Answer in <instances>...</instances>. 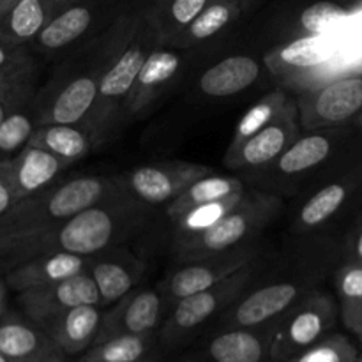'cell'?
<instances>
[{
	"label": "cell",
	"instance_id": "6da1fadb",
	"mask_svg": "<svg viewBox=\"0 0 362 362\" xmlns=\"http://www.w3.org/2000/svg\"><path fill=\"white\" fill-rule=\"evenodd\" d=\"M106 198L49 228L13 239H0V271L6 274L14 265L39 255L69 253L94 257L105 253L138 228V211L131 204Z\"/></svg>",
	"mask_w": 362,
	"mask_h": 362
},
{
	"label": "cell",
	"instance_id": "7a4b0ae2",
	"mask_svg": "<svg viewBox=\"0 0 362 362\" xmlns=\"http://www.w3.org/2000/svg\"><path fill=\"white\" fill-rule=\"evenodd\" d=\"M115 191L117 184L105 177H76L53 182L39 193L18 200L0 216V239L30 235L49 228L113 197Z\"/></svg>",
	"mask_w": 362,
	"mask_h": 362
},
{
	"label": "cell",
	"instance_id": "3957f363",
	"mask_svg": "<svg viewBox=\"0 0 362 362\" xmlns=\"http://www.w3.org/2000/svg\"><path fill=\"white\" fill-rule=\"evenodd\" d=\"M281 202L272 194L244 191L239 204L216 225L197 235L175 237V255L180 262L198 260L243 247L279 212Z\"/></svg>",
	"mask_w": 362,
	"mask_h": 362
},
{
	"label": "cell",
	"instance_id": "277c9868",
	"mask_svg": "<svg viewBox=\"0 0 362 362\" xmlns=\"http://www.w3.org/2000/svg\"><path fill=\"white\" fill-rule=\"evenodd\" d=\"M251 276H253V262L240 267L218 285L177 300L168 318L163 320L158 331L161 349H175L193 338L198 329L204 327L211 318L223 313V310L232 306L239 299L240 293L250 285Z\"/></svg>",
	"mask_w": 362,
	"mask_h": 362
},
{
	"label": "cell",
	"instance_id": "5b68a950",
	"mask_svg": "<svg viewBox=\"0 0 362 362\" xmlns=\"http://www.w3.org/2000/svg\"><path fill=\"white\" fill-rule=\"evenodd\" d=\"M338 320V308L324 292L306 293L274 324L271 362H283L300 350L331 334Z\"/></svg>",
	"mask_w": 362,
	"mask_h": 362
},
{
	"label": "cell",
	"instance_id": "8992f818",
	"mask_svg": "<svg viewBox=\"0 0 362 362\" xmlns=\"http://www.w3.org/2000/svg\"><path fill=\"white\" fill-rule=\"evenodd\" d=\"M154 34L147 13L136 18L133 25V39L127 42L124 52L113 60L112 66L99 76L98 99L90 113L98 117L99 126H105L113 110L126 101L127 94L133 88L141 64L147 59L152 48H148L151 35Z\"/></svg>",
	"mask_w": 362,
	"mask_h": 362
},
{
	"label": "cell",
	"instance_id": "52a82bcc",
	"mask_svg": "<svg viewBox=\"0 0 362 362\" xmlns=\"http://www.w3.org/2000/svg\"><path fill=\"white\" fill-rule=\"evenodd\" d=\"M299 124L308 131L341 126L362 112V76H341L311 88L296 103Z\"/></svg>",
	"mask_w": 362,
	"mask_h": 362
},
{
	"label": "cell",
	"instance_id": "ba28073f",
	"mask_svg": "<svg viewBox=\"0 0 362 362\" xmlns=\"http://www.w3.org/2000/svg\"><path fill=\"white\" fill-rule=\"evenodd\" d=\"M18 306L21 313L42 329L48 327L53 320L66 313L71 308L81 304H98L101 306V297L94 279L88 271L62 281L34 286L18 292Z\"/></svg>",
	"mask_w": 362,
	"mask_h": 362
},
{
	"label": "cell",
	"instance_id": "9c48e42d",
	"mask_svg": "<svg viewBox=\"0 0 362 362\" xmlns=\"http://www.w3.org/2000/svg\"><path fill=\"white\" fill-rule=\"evenodd\" d=\"M255 257H257V251L253 247L243 246L237 250L225 251V253L212 255V257L182 262V267H179L170 276L165 286V293H161L166 308H172L177 300L184 299V297L218 285L223 279L239 271L240 267L251 264Z\"/></svg>",
	"mask_w": 362,
	"mask_h": 362
},
{
	"label": "cell",
	"instance_id": "30bf717a",
	"mask_svg": "<svg viewBox=\"0 0 362 362\" xmlns=\"http://www.w3.org/2000/svg\"><path fill=\"white\" fill-rule=\"evenodd\" d=\"M299 136V113L292 99L265 127L237 147H228L225 165L235 170L260 168L274 163L281 152Z\"/></svg>",
	"mask_w": 362,
	"mask_h": 362
},
{
	"label": "cell",
	"instance_id": "8fae6325",
	"mask_svg": "<svg viewBox=\"0 0 362 362\" xmlns=\"http://www.w3.org/2000/svg\"><path fill=\"white\" fill-rule=\"evenodd\" d=\"M306 296L296 281L271 283L235 300L221 317V329H258L276 324L293 304Z\"/></svg>",
	"mask_w": 362,
	"mask_h": 362
},
{
	"label": "cell",
	"instance_id": "7c38bea8",
	"mask_svg": "<svg viewBox=\"0 0 362 362\" xmlns=\"http://www.w3.org/2000/svg\"><path fill=\"white\" fill-rule=\"evenodd\" d=\"M212 173L205 165L189 161L152 163L134 168L127 175V189L134 198L148 205H168L189 184Z\"/></svg>",
	"mask_w": 362,
	"mask_h": 362
},
{
	"label": "cell",
	"instance_id": "4fadbf2b",
	"mask_svg": "<svg viewBox=\"0 0 362 362\" xmlns=\"http://www.w3.org/2000/svg\"><path fill=\"white\" fill-rule=\"evenodd\" d=\"M166 303L158 290H131L103 313L95 343L120 334H151L163 324Z\"/></svg>",
	"mask_w": 362,
	"mask_h": 362
},
{
	"label": "cell",
	"instance_id": "5bb4252c",
	"mask_svg": "<svg viewBox=\"0 0 362 362\" xmlns=\"http://www.w3.org/2000/svg\"><path fill=\"white\" fill-rule=\"evenodd\" d=\"M0 352L11 362L67 361L41 325L14 311L0 318Z\"/></svg>",
	"mask_w": 362,
	"mask_h": 362
},
{
	"label": "cell",
	"instance_id": "9a60e30c",
	"mask_svg": "<svg viewBox=\"0 0 362 362\" xmlns=\"http://www.w3.org/2000/svg\"><path fill=\"white\" fill-rule=\"evenodd\" d=\"M274 324L258 329H221L200 352L180 362H271Z\"/></svg>",
	"mask_w": 362,
	"mask_h": 362
},
{
	"label": "cell",
	"instance_id": "2e32d148",
	"mask_svg": "<svg viewBox=\"0 0 362 362\" xmlns=\"http://www.w3.org/2000/svg\"><path fill=\"white\" fill-rule=\"evenodd\" d=\"M334 53V46L324 35H299L272 48L264 60L274 76L292 78L318 69L327 64Z\"/></svg>",
	"mask_w": 362,
	"mask_h": 362
},
{
	"label": "cell",
	"instance_id": "e0dca14e",
	"mask_svg": "<svg viewBox=\"0 0 362 362\" xmlns=\"http://www.w3.org/2000/svg\"><path fill=\"white\" fill-rule=\"evenodd\" d=\"M90 258L78 257L69 253L39 255V257L25 260L14 265L6 272V285L13 292L34 288V286L48 285V283L62 281L88 271Z\"/></svg>",
	"mask_w": 362,
	"mask_h": 362
},
{
	"label": "cell",
	"instance_id": "ac0fdd59",
	"mask_svg": "<svg viewBox=\"0 0 362 362\" xmlns=\"http://www.w3.org/2000/svg\"><path fill=\"white\" fill-rule=\"evenodd\" d=\"M103 313L105 311L98 304H81L60 315L45 331L66 359L80 357L95 343Z\"/></svg>",
	"mask_w": 362,
	"mask_h": 362
},
{
	"label": "cell",
	"instance_id": "d6986e66",
	"mask_svg": "<svg viewBox=\"0 0 362 362\" xmlns=\"http://www.w3.org/2000/svg\"><path fill=\"white\" fill-rule=\"evenodd\" d=\"M180 66H182V59L173 49H151V53L138 71L133 88L124 101V108L133 115L144 112L158 98L159 92L175 78Z\"/></svg>",
	"mask_w": 362,
	"mask_h": 362
},
{
	"label": "cell",
	"instance_id": "ffe728a7",
	"mask_svg": "<svg viewBox=\"0 0 362 362\" xmlns=\"http://www.w3.org/2000/svg\"><path fill=\"white\" fill-rule=\"evenodd\" d=\"M67 166L69 165L66 161L55 158L49 152L28 144L25 145L16 156L9 159L11 177L18 200L52 186Z\"/></svg>",
	"mask_w": 362,
	"mask_h": 362
},
{
	"label": "cell",
	"instance_id": "44dd1931",
	"mask_svg": "<svg viewBox=\"0 0 362 362\" xmlns=\"http://www.w3.org/2000/svg\"><path fill=\"white\" fill-rule=\"evenodd\" d=\"M262 67L253 57L232 55L209 67L200 78V90L212 98H228L257 83Z\"/></svg>",
	"mask_w": 362,
	"mask_h": 362
},
{
	"label": "cell",
	"instance_id": "7402d4cb",
	"mask_svg": "<svg viewBox=\"0 0 362 362\" xmlns=\"http://www.w3.org/2000/svg\"><path fill=\"white\" fill-rule=\"evenodd\" d=\"M99 76L94 74H83L71 80L49 108L39 119V124H66V126H76L81 120L90 115L92 108L98 99Z\"/></svg>",
	"mask_w": 362,
	"mask_h": 362
},
{
	"label": "cell",
	"instance_id": "603a6c76",
	"mask_svg": "<svg viewBox=\"0 0 362 362\" xmlns=\"http://www.w3.org/2000/svg\"><path fill=\"white\" fill-rule=\"evenodd\" d=\"M55 11L53 0H16L0 14V39L14 46L32 41Z\"/></svg>",
	"mask_w": 362,
	"mask_h": 362
},
{
	"label": "cell",
	"instance_id": "cb8c5ba5",
	"mask_svg": "<svg viewBox=\"0 0 362 362\" xmlns=\"http://www.w3.org/2000/svg\"><path fill=\"white\" fill-rule=\"evenodd\" d=\"M94 16L95 7L88 0H78L69 6L60 7L42 27L35 41L41 48L49 52L66 48L90 28Z\"/></svg>",
	"mask_w": 362,
	"mask_h": 362
},
{
	"label": "cell",
	"instance_id": "d4e9b609",
	"mask_svg": "<svg viewBox=\"0 0 362 362\" xmlns=\"http://www.w3.org/2000/svg\"><path fill=\"white\" fill-rule=\"evenodd\" d=\"M158 332L151 334H120L94 343L78 362H145L159 356Z\"/></svg>",
	"mask_w": 362,
	"mask_h": 362
},
{
	"label": "cell",
	"instance_id": "484cf974",
	"mask_svg": "<svg viewBox=\"0 0 362 362\" xmlns=\"http://www.w3.org/2000/svg\"><path fill=\"white\" fill-rule=\"evenodd\" d=\"M28 145L49 152L67 165L85 158L92 147V140L83 129L66 124H37Z\"/></svg>",
	"mask_w": 362,
	"mask_h": 362
},
{
	"label": "cell",
	"instance_id": "4316f807",
	"mask_svg": "<svg viewBox=\"0 0 362 362\" xmlns=\"http://www.w3.org/2000/svg\"><path fill=\"white\" fill-rule=\"evenodd\" d=\"M334 148V138L324 131H311L297 136L276 159V170L283 175H300L315 166L322 165Z\"/></svg>",
	"mask_w": 362,
	"mask_h": 362
},
{
	"label": "cell",
	"instance_id": "83f0119b",
	"mask_svg": "<svg viewBox=\"0 0 362 362\" xmlns=\"http://www.w3.org/2000/svg\"><path fill=\"white\" fill-rule=\"evenodd\" d=\"M244 193V186L237 177H225V175H209L194 180L193 184L186 187L175 200L166 205V212L170 218L175 221L180 216L186 214L191 209H197L200 205L211 204V202L223 200V198L233 197V194Z\"/></svg>",
	"mask_w": 362,
	"mask_h": 362
},
{
	"label": "cell",
	"instance_id": "f1b7e54d",
	"mask_svg": "<svg viewBox=\"0 0 362 362\" xmlns=\"http://www.w3.org/2000/svg\"><path fill=\"white\" fill-rule=\"evenodd\" d=\"M244 0H211L172 42L186 48L214 37L240 16Z\"/></svg>",
	"mask_w": 362,
	"mask_h": 362
},
{
	"label": "cell",
	"instance_id": "f546056e",
	"mask_svg": "<svg viewBox=\"0 0 362 362\" xmlns=\"http://www.w3.org/2000/svg\"><path fill=\"white\" fill-rule=\"evenodd\" d=\"M357 182L359 179L349 177L320 187L300 209L299 221H297L299 230H315L325 225L332 216L341 211L352 191L356 189Z\"/></svg>",
	"mask_w": 362,
	"mask_h": 362
},
{
	"label": "cell",
	"instance_id": "4dcf8cb0",
	"mask_svg": "<svg viewBox=\"0 0 362 362\" xmlns=\"http://www.w3.org/2000/svg\"><path fill=\"white\" fill-rule=\"evenodd\" d=\"M211 0H156L147 18L159 41L172 42Z\"/></svg>",
	"mask_w": 362,
	"mask_h": 362
},
{
	"label": "cell",
	"instance_id": "1f68e13d",
	"mask_svg": "<svg viewBox=\"0 0 362 362\" xmlns=\"http://www.w3.org/2000/svg\"><path fill=\"white\" fill-rule=\"evenodd\" d=\"M134 269L136 265L124 264V262L113 260V258L90 260L88 274L92 276L99 290L101 308H110L133 290L134 283H136Z\"/></svg>",
	"mask_w": 362,
	"mask_h": 362
},
{
	"label": "cell",
	"instance_id": "d6a6232c",
	"mask_svg": "<svg viewBox=\"0 0 362 362\" xmlns=\"http://www.w3.org/2000/svg\"><path fill=\"white\" fill-rule=\"evenodd\" d=\"M288 95L281 90H272L267 95L260 99V101L255 103L250 110L243 115V119L239 120V124L235 126L233 131L232 141H230V147H237L239 144H243L244 140H247L250 136H253L257 131H260L262 127L267 126L276 115L283 110V106L288 101Z\"/></svg>",
	"mask_w": 362,
	"mask_h": 362
},
{
	"label": "cell",
	"instance_id": "836d02e7",
	"mask_svg": "<svg viewBox=\"0 0 362 362\" xmlns=\"http://www.w3.org/2000/svg\"><path fill=\"white\" fill-rule=\"evenodd\" d=\"M243 194L244 193L233 194V197L211 202V204L200 205V207L187 211L186 214L180 216L179 219H175V237L197 235V233L209 230L212 225H216L219 219L225 218V216L239 204Z\"/></svg>",
	"mask_w": 362,
	"mask_h": 362
},
{
	"label": "cell",
	"instance_id": "e575fe53",
	"mask_svg": "<svg viewBox=\"0 0 362 362\" xmlns=\"http://www.w3.org/2000/svg\"><path fill=\"white\" fill-rule=\"evenodd\" d=\"M349 16V9L336 0H317L299 13L300 35H325Z\"/></svg>",
	"mask_w": 362,
	"mask_h": 362
},
{
	"label": "cell",
	"instance_id": "d590c367",
	"mask_svg": "<svg viewBox=\"0 0 362 362\" xmlns=\"http://www.w3.org/2000/svg\"><path fill=\"white\" fill-rule=\"evenodd\" d=\"M359 356L356 343L345 334L331 332L315 345L300 350L283 362H354Z\"/></svg>",
	"mask_w": 362,
	"mask_h": 362
},
{
	"label": "cell",
	"instance_id": "8d00e7d4",
	"mask_svg": "<svg viewBox=\"0 0 362 362\" xmlns=\"http://www.w3.org/2000/svg\"><path fill=\"white\" fill-rule=\"evenodd\" d=\"M35 129V120L25 105L14 108L0 124V161L16 156L30 140Z\"/></svg>",
	"mask_w": 362,
	"mask_h": 362
},
{
	"label": "cell",
	"instance_id": "74e56055",
	"mask_svg": "<svg viewBox=\"0 0 362 362\" xmlns=\"http://www.w3.org/2000/svg\"><path fill=\"white\" fill-rule=\"evenodd\" d=\"M34 62L21 49V46L9 45L0 39V81L30 83Z\"/></svg>",
	"mask_w": 362,
	"mask_h": 362
},
{
	"label": "cell",
	"instance_id": "f35d334b",
	"mask_svg": "<svg viewBox=\"0 0 362 362\" xmlns=\"http://www.w3.org/2000/svg\"><path fill=\"white\" fill-rule=\"evenodd\" d=\"M336 290H338L341 306L361 303L362 300V260H350L336 274Z\"/></svg>",
	"mask_w": 362,
	"mask_h": 362
},
{
	"label": "cell",
	"instance_id": "ab89813d",
	"mask_svg": "<svg viewBox=\"0 0 362 362\" xmlns=\"http://www.w3.org/2000/svg\"><path fill=\"white\" fill-rule=\"evenodd\" d=\"M30 98V83L2 81L0 85V124L18 106L25 105Z\"/></svg>",
	"mask_w": 362,
	"mask_h": 362
},
{
	"label": "cell",
	"instance_id": "60d3db41",
	"mask_svg": "<svg viewBox=\"0 0 362 362\" xmlns=\"http://www.w3.org/2000/svg\"><path fill=\"white\" fill-rule=\"evenodd\" d=\"M16 202L18 197L16 191H14L13 177H11L9 159L0 161V216L6 214Z\"/></svg>",
	"mask_w": 362,
	"mask_h": 362
},
{
	"label": "cell",
	"instance_id": "b9f144b4",
	"mask_svg": "<svg viewBox=\"0 0 362 362\" xmlns=\"http://www.w3.org/2000/svg\"><path fill=\"white\" fill-rule=\"evenodd\" d=\"M341 317L346 329H350L357 338L362 336V300L341 306Z\"/></svg>",
	"mask_w": 362,
	"mask_h": 362
},
{
	"label": "cell",
	"instance_id": "7bdbcfd3",
	"mask_svg": "<svg viewBox=\"0 0 362 362\" xmlns=\"http://www.w3.org/2000/svg\"><path fill=\"white\" fill-rule=\"evenodd\" d=\"M350 255H352V260H362V225L352 235V243H350Z\"/></svg>",
	"mask_w": 362,
	"mask_h": 362
},
{
	"label": "cell",
	"instance_id": "ee69618b",
	"mask_svg": "<svg viewBox=\"0 0 362 362\" xmlns=\"http://www.w3.org/2000/svg\"><path fill=\"white\" fill-rule=\"evenodd\" d=\"M9 311L7 308V285L0 279V318Z\"/></svg>",
	"mask_w": 362,
	"mask_h": 362
},
{
	"label": "cell",
	"instance_id": "f6af8a7d",
	"mask_svg": "<svg viewBox=\"0 0 362 362\" xmlns=\"http://www.w3.org/2000/svg\"><path fill=\"white\" fill-rule=\"evenodd\" d=\"M53 2L57 4V9H60V7H64V6H69V4H73V2H78V0H53Z\"/></svg>",
	"mask_w": 362,
	"mask_h": 362
},
{
	"label": "cell",
	"instance_id": "bcb514c9",
	"mask_svg": "<svg viewBox=\"0 0 362 362\" xmlns=\"http://www.w3.org/2000/svg\"><path fill=\"white\" fill-rule=\"evenodd\" d=\"M14 2H16V0H4V6H2V13H4V11H6L7 9V7H11V6H13V4Z\"/></svg>",
	"mask_w": 362,
	"mask_h": 362
},
{
	"label": "cell",
	"instance_id": "7dc6e473",
	"mask_svg": "<svg viewBox=\"0 0 362 362\" xmlns=\"http://www.w3.org/2000/svg\"><path fill=\"white\" fill-rule=\"evenodd\" d=\"M0 362H11L9 359H7V357L6 356H4V354L2 352H0Z\"/></svg>",
	"mask_w": 362,
	"mask_h": 362
},
{
	"label": "cell",
	"instance_id": "c3c4849f",
	"mask_svg": "<svg viewBox=\"0 0 362 362\" xmlns=\"http://www.w3.org/2000/svg\"><path fill=\"white\" fill-rule=\"evenodd\" d=\"M343 2H350V4H362V0H343Z\"/></svg>",
	"mask_w": 362,
	"mask_h": 362
},
{
	"label": "cell",
	"instance_id": "681fc988",
	"mask_svg": "<svg viewBox=\"0 0 362 362\" xmlns=\"http://www.w3.org/2000/svg\"><path fill=\"white\" fill-rule=\"evenodd\" d=\"M145 362H163V359H161V357H156V359H148V361H145Z\"/></svg>",
	"mask_w": 362,
	"mask_h": 362
},
{
	"label": "cell",
	"instance_id": "f907efd6",
	"mask_svg": "<svg viewBox=\"0 0 362 362\" xmlns=\"http://www.w3.org/2000/svg\"><path fill=\"white\" fill-rule=\"evenodd\" d=\"M354 362H362V354L361 352H359V356H357V359L354 361Z\"/></svg>",
	"mask_w": 362,
	"mask_h": 362
},
{
	"label": "cell",
	"instance_id": "816d5d0a",
	"mask_svg": "<svg viewBox=\"0 0 362 362\" xmlns=\"http://www.w3.org/2000/svg\"><path fill=\"white\" fill-rule=\"evenodd\" d=\"M2 6H4V0H0V14H2Z\"/></svg>",
	"mask_w": 362,
	"mask_h": 362
},
{
	"label": "cell",
	"instance_id": "f5cc1de1",
	"mask_svg": "<svg viewBox=\"0 0 362 362\" xmlns=\"http://www.w3.org/2000/svg\"><path fill=\"white\" fill-rule=\"evenodd\" d=\"M359 341H361V343H362V336H359Z\"/></svg>",
	"mask_w": 362,
	"mask_h": 362
},
{
	"label": "cell",
	"instance_id": "db71d44e",
	"mask_svg": "<svg viewBox=\"0 0 362 362\" xmlns=\"http://www.w3.org/2000/svg\"><path fill=\"white\" fill-rule=\"evenodd\" d=\"M59 362H67V361H59Z\"/></svg>",
	"mask_w": 362,
	"mask_h": 362
}]
</instances>
